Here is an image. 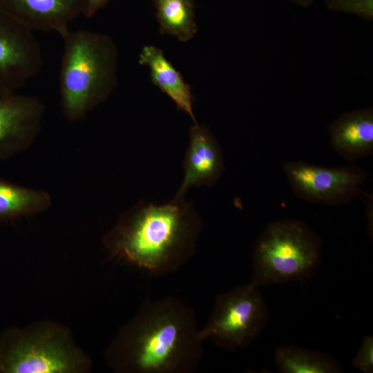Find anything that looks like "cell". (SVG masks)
I'll list each match as a JSON object with an SVG mask.
<instances>
[{"label": "cell", "instance_id": "6da1fadb", "mask_svg": "<svg viewBox=\"0 0 373 373\" xmlns=\"http://www.w3.org/2000/svg\"><path fill=\"white\" fill-rule=\"evenodd\" d=\"M193 309L173 296L146 299L105 352L118 373H191L204 354Z\"/></svg>", "mask_w": 373, "mask_h": 373}, {"label": "cell", "instance_id": "7a4b0ae2", "mask_svg": "<svg viewBox=\"0 0 373 373\" xmlns=\"http://www.w3.org/2000/svg\"><path fill=\"white\" fill-rule=\"evenodd\" d=\"M202 227L191 203H140L122 213L105 234L111 257L160 276L179 270L194 254Z\"/></svg>", "mask_w": 373, "mask_h": 373}, {"label": "cell", "instance_id": "3957f363", "mask_svg": "<svg viewBox=\"0 0 373 373\" xmlns=\"http://www.w3.org/2000/svg\"><path fill=\"white\" fill-rule=\"evenodd\" d=\"M61 37V105L64 117L75 122L111 94L117 81L118 52L113 39L105 34L69 29Z\"/></svg>", "mask_w": 373, "mask_h": 373}, {"label": "cell", "instance_id": "277c9868", "mask_svg": "<svg viewBox=\"0 0 373 373\" xmlns=\"http://www.w3.org/2000/svg\"><path fill=\"white\" fill-rule=\"evenodd\" d=\"M91 367L69 329L57 323L12 327L0 336L1 373H83Z\"/></svg>", "mask_w": 373, "mask_h": 373}, {"label": "cell", "instance_id": "5b68a950", "mask_svg": "<svg viewBox=\"0 0 373 373\" xmlns=\"http://www.w3.org/2000/svg\"><path fill=\"white\" fill-rule=\"evenodd\" d=\"M321 260V242L305 223L295 220L271 222L253 253L251 283L260 287L310 276Z\"/></svg>", "mask_w": 373, "mask_h": 373}, {"label": "cell", "instance_id": "8992f818", "mask_svg": "<svg viewBox=\"0 0 373 373\" xmlns=\"http://www.w3.org/2000/svg\"><path fill=\"white\" fill-rule=\"evenodd\" d=\"M258 288L249 283L218 294L207 323L199 329L201 340H209L230 351L244 348L254 341L269 317Z\"/></svg>", "mask_w": 373, "mask_h": 373}, {"label": "cell", "instance_id": "52a82bcc", "mask_svg": "<svg viewBox=\"0 0 373 373\" xmlns=\"http://www.w3.org/2000/svg\"><path fill=\"white\" fill-rule=\"evenodd\" d=\"M283 171L294 193L315 204L343 205L363 193L367 175L354 166L324 167L300 161H289Z\"/></svg>", "mask_w": 373, "mask_h": 373}, {"label": "cell", "instance_id": "ba28073f", "mask_svg": "<svg viewBox=\"0 0 373 373\" xmlns=\"http://www.w3.org/2000/svg\"><path fill=\"white\" fill-rule=\"evenodd\" d=\"M43 65L41 48L33 31L0 9V95L17 93Z\"/></svg>", "mask_w": 373, "mask_h": 373}, {"label": "cell", "instance_id": "9c48e42d", "mask_svg": "<svg viewBox=\"0 0 373 373\" xmlns=\"http://www.w3.org/2000/svg\"><path fill=\"white\" fill-rule=\"evenodd\" d=\"M45 105L37 97L0 95V160L29 148L40 132Z\"/></svg>", "mask_w": 373, "mask_h": 373}, {"label": "cell", "instance_id": "30bf717a", "mask_svg": "<svg viewBox=\"0 0 373 373\" xmlns=\"http://www.w3.org/2000/svg\"><path fill=\"white\" fill-rule=\"evenodd\" d=\"M86 0H0V9L32 31L69 30L75 18L84 15Z\"/></svg>", "mask_w": 373, "mask_h": 373}, {"label": "cell", "instance_id": "8fae6325", "mask_svg": "<svg viewBox=\"0 0 373 373\" xmlns=\"http://www.w3.org/2000/svg\"><path fill=\"white\" fill-rule=\"evenodd\" d=\"M184 178L175 198L184 199L192 186L215 184L224 169L222 149L211 133L198 122L190 130L184 160Z\"/></svg>", "mask_w": 373, "mask_h": 373}, {"label": "cell", "instance_id": "7c38bea8", "mask_svg": "<svg viewBox=\"0 0 373 373\" xmlns=\"http://www.w3.org/2000/svg\"><path fill=\"white\" fill-rule=\"evenodd\" d=\"M331 146L344 160L354 162L373 153V109L344 113L329 126Z\"/></svg>", "mask_w": 373, "mask_h": 373}, {"label": "cell", "instance_id": "4fadbf2b", "mask_svg": "<svg viewBox=\"0 0 373 373\" xmlns=\"http://www.w3.org/2000/svg\"><path fill=\"white\" fill-rule=\"evenodd\" d=\"M141 64L150 69L152 82L197 122L193 111V96L190 86L181 74L165 57L163 52L154 46H144L139 57Z\"/></svg>", "mask_w": 373, "mask_h": 373}, {"label": "cell", "instance_id": "5bb4252c", "mask_svg": "<svg viewBox=\"0 0 373 373\" xmlns=\"http://www.w3.org/2000/svg\"><path fill=\"white\" fill-rule=\"evenodd\" d=\"M51 204L47 191L20 186L0 176V221L42 213Z\"/></svg>", "mask_w": 373, "mask_h": 373}, {"label": "cell", "instance_id": "9a60e30c", "mask_svg": "<svg viewBox=\"0 0 373 373\" xmlns=\"http://www.w3.org/2000/svg\"><path fill=\"white\" fill-rule=\"evenodd\" d=\"M276 365L283 373H336L342 368L331 356L294 345L281 346L274 354Z\"/></svg>", "mask_w": 373, "mask_h": 373}, {"label": "cell", "instance_id": "2e32d148", "mask_svg": "<svg viewBox=\"0 0 373 373\" xmlns=\"http://www.w3.org/2000/svg\"><path fill=\"white\" fill-rule=\"evenodd\" d=\"M155 6L162 33L181 41L190 40L196 33L193 0H155Z\"/></svg>", "mask_w": 373, "mask_h": 373}, {"label": "cell", "instance_id": "e0dca14e", "mask_svg": "<svg viewBox=\"0 0 373 373\" xmlns=\"http://www.w3.org/2000/svg\"><path fill=\"white\" fill-rule=\"evenodd\" d=\"M328 10L352 15L366 21L373 20V0H324Z\"/></svg>", "mask_w": 373, "mask_h": 373}, {"label": "cell", "instance_id": "ac0fdd59", "mask_svg": "<svg viewBox=\"0 0 373 373\" xmlns=\"http://www.w3.org/2000/svg\"><path fill=\"white\" fill-rule=\"evenodd\" d=\"M353 365L365 373L373 372V338H363L361 347L353 359Z\"/></svg>", "mask_w": 373, "mask_h": 373}, {"label": "cell", "instance_id": "d6986e66", "mask_svg": "<svg viewBox=\"0 0 373 373\" xmlns=\"http://www.w3.org/2000/svg\"><path fill=\"white\" fill-rule=\"evenodd\" d=\"M110 0H86L84 16L89 19L95 15Z\"/></svg>", "mask_w": 373, "mask_h": 373}, {"label": "cell", "instance_id": "ffe728a7", "mask_svg": "<svg viewBox=\"0 0 373 373\" xmlns=\"http://www.w3.org/2000/svg\"><path fill=\"white\" fill-rule=\"evenodd\" d=\"M298 6H300L303 8H307L310 6L316 0H289Z\"/></svg>", "mask_w": 373, "mask_h": 373}]
</instances>
